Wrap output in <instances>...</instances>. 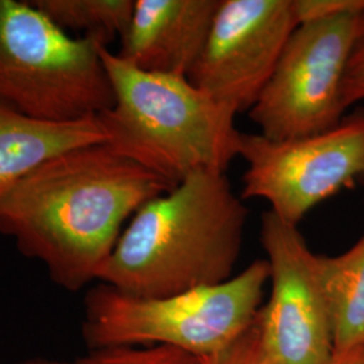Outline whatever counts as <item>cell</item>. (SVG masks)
I'll use <instances>...</instances> for the list:
<instances>
[{
  "instance_id": "ffe728a7",
  "label": "cell",
  "mask_w": 364,
  "mask_h": 364,
  "mask_svg": "<svg viewBox=\"0 0 364 364\" xmlns=\"http://www.w3.org/2000/svg\"><path fill=\"white\" fill-rule=\"evenodd\" d=\"M358 181L360 182V185H362V186H363V189H364V174H363V176H362V177H360V178H359V180H358Z\"/></svg>"
},
{
  "instance_id": "9c48e42d",
  "label": "cell",
  "mask_w": 364,
  "mask_h": 364,
  "mask_svg": "<svg viewBox=\"0 0 364 364\" xmlns=\"http://www.w3.org/2000/svg\"><path fill=\"white\" fill-rule=\"evenodd\" d=\"M297 26L293 0H221L188 78L236 115L248 112Z\"/></svg>"
},
{
  "instance_id": "5bb4252c",
  "label": "cell",
  "mask_w": 364,
  "mask_h": 364,
  "mask_svg": "<svg viewBox=\"0 0 364 364\" xmlns=\"http://www.w3.org/2000/svg\"><path fill=\"white\" fill-rule=\"evenodd\" d=\"M64 364H207V360L166 346H150L88 350L85 355Z\"/></svg>"
},
{
  "instance_id": "5b68a950",
  "label": "cell",
  "mask_w": 364,
  "mask_h": 364,
  "mask_svg": "<svg viewBox=\"0 0 364 364\" xmlns=\"http://www.w3.org/2000/svg\"><path fill=\"white\" fill-rule=\"evenodd\" d=\"M102 46L73 38L30 0H0V102L49 123L100 115L115 100Z\"/></svg>"
},
{
  "instance_id": "4fadbf2b",
  "label": "cell",
  "mask_w": 364,
  "mask_h": 364,
  "mask_svg": "<svg viewBox=\"0 0 364 364\" xmlns=\"http://www.w3.org/2000/svg\"><path fill=\"white\" fill-rule=\"evenodd\" d=\"M54 25L84 33L103 46L129 30L135 0H30Z\"/></svg>"
},
{
  "instance_id": "8992f818",
  "label": "cell",
  "mask_w": 364,
  "mask_h": 364,
  "mask_svg": "<svg viewBox=\"0 0 364 364\" xmlns=\"http://www.w3.org/2000/svg\"><path fill=\"white\" fill-rule=\"evenodd\" d=\"M246 162L240 197L269 203L275 216L299 227L314 207L364 174V108L321 134L274 141L242 132Z\"/></svg>"
},
{
  "instance_id": "8fae6325",
  "label": "cell",
  "mask_w": 364,
  "mask_h": 364,
  "mask_svg": "<svg viewBox=\"0 0 364 364\" xmlns=\"http://www.w3.org/2000/svg\"><path fill=\"white\" fill-rule=\"evenodd\" d=\"M105 142L107 136L97 117L49 123L22 115L0 102V197L53 156Z\"/></svg>"
},
{
  "instance_id": "d6986e66",
  "label": "cell",
  "mask_w": 364,
  "mask_h": 364,
  "mask_svg": "<svg viewBox=\"0 0 364 364\" xmlns=\"http://www.w3.org/2000/svg\"><path fill=\"white\" fill-rule=\"evenodd\" d=\"M15 364H64V362L46 359V358H33V359H26V360H22V362Z\"/></svg>"
},
{
  "instance_id": "30bf717a",
  "label": "cell",
  "mask_w": 364,
  "mask_h": 364,
  "mask_svg": "<svg viewBox=\"0 0 364 364\" xmlns=\"http://www.w3.org/2000/svg\"><path fill=\"white\" fill-rule=\"evenodd\" d=\"M221 0H135L117 53L142 70L189 77Z\"/></svg>"
},
{
  "instance_id": "52a82bcc",
  "label": "cell",
  "mask_w": 364,
  "mask_h": 364,
  "mask_svg": "<svg viewBox=\"0 0 364 364\" xmlns=\"http://www.w3.org/2000/svg\"><path fill=\"white\" fill-rule=\"evenodd\" d=\"M360 14L302 23L293 31L267 85L247 112L260 135L294 139L340 123L346 111L341 85Z\"/></svg>"
},
{
  "instance_id": "277c9868",
  "label": "cell",
  "mask_w": 364,
  "mask_h": 364,
  "mask_svg": "<svg viewBox=\"0 0 364 364\" xmlns=\"http://www.w3.org/2000/svg\"><path fill=\"white\" fill-rule=\"evenodd\" d=\"M269 278L267 262L258 259L220 285L161 299L99 282L87 290L81 335L88 350L166 346L210 358L252 326Z\"/></svg>"
},
{
  "instance_id": "9a60e30c",
  "label": "cell",
  "mask_w": 364,
  "mask_h": 364,
  "mask_svg": "<svg viewBox=\"0 0 364 364\" xmlns=\"http://www.w3.org/2000/svg\"><path fill=\"white\" fill-rule=\"evenodd\" d=\"M207 364H281L264 350L257 317L240 338L220 353L205 358Z\"/></svg>"
},
{
  "instance_id": "2e32d148",
  "label": "cell",
  "mask_w": 364,
  "mask_h": 364,
  "mask_svg": "<svg viewBox=\"0 0 364 364\" xmlns=\"http://www.w3.org/2000/svg\"><path fill=\"white\" fill-rule=\"evenodd\" d=\"M360 102H364V11L358 18V28L341 85L344 109Z\"/></svg>"
},
{
  "instance_id": "3957f363",
  "label": "cell",
  "mask_w": 364,
  "mask_h": 364,
  "mask_svg": "<svg viewBox=\"0 0 364 364\" xmlns=\"http://www.w3.org/2000/svg\"><path fill=\"white\" fill-rule=\"evenodd\" d=\"M100 55L115 100L97 117L112 151L171 186L196 171L225 174L242 136L231 108L188 77L142 70L107 46Z\"/></svg>"
},
{
  "instance_id": "e0dca14e",
  "label": "cell",
  "mask_w": 364,
  "mask_h": 364,
  "mask_svg": "<svg viewBox=\"0 0 364 364\" xmlns=\"http://www.w3.org/2000/svg\"><path fill=\"white\" fill-rule=\"evenodd\" d=\"M293 11L302 25L341 14L363 13L364 0H293Z\"/></svg>"
},
{
  "instance_id": "6da1fadb",
  "label": "cell",
  "mask_w": 364,
  "mask_h": 364,
  "mask_svg": "<svg viewBox=\"0 0 364 364\" xmlns=\"http://www.w3.org/2000/svg\"><path fill=\"white\" fill-rule=\"evenodd\" d=\"M173 188L105 144L72 149L0 197V234L41 262L57 287L76 293L97 281L126 220Z\"/></svg>"
},
{
  "instance_id": "7a4b0ae2",
  "label": "cell",
  "mask_w": 364,
  "mask_h": 364,
  "mask_svg": "<svg viewBox=\"0 0 364 364\" xmlns=\"http://www.w3.org/2000/svg\"><path fill=\"white\" fill-rule=\"evenodd\" d=\"M250 210L224 173L196 171L131 218L97 282L161 299L234 277Z\"/></svg>"
},
{
  "instance_id": "ac0fdd59",
  "label": "cell",
  "mask_w": 364,
  "mask_h": 364,
  "mask_svg": "<svg viewBox=\"0 0 364 364\" xmlns=\"http://www.w3.org/2000/svg\"><path fill=\"white\" fill-rule=\"evenodd\" d=\"M326 364H364V346L350 351L333 353Z\"/></svg>"
},
{
  "instance_id": "ba28073f",
  "label": "cell",
  "mask_w": 364,
  "mask_h": 364,
  "mask_svg": "<svg viewBox=\"0 0 364 364\" xmlns=\"http://www.w3.org/2000/svg\"><path fill=\"white\" fill-rule=\"evenodd\" d=\"M260 243L272 293L257 314L260 340L281 364H326L332 328L316 267V254L299 231L272 210L262 213Z\"/></svg>"
},
{
  "instance_id": "7c38bea8",
  "label": "cell",
  "mask_w": 364,
  "mask_h": 364,
  "mask_svg": "<svg viewBox=\"0 0 364 364\" xmlns=\"http://www.w3.org/2000/svg\"><path fill=\"white\" fill-rule=\"evenodd\" d=\"M329 313L333 353L364 346V235L336 257L316 254Z\"/></svg>"
}]
</instances>
